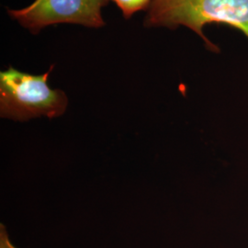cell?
Here are the masks:
<instances>
[{"label":"cell","instance_id":"1","mask_svg":"<svg viewBox=\"0 0 248 248\" xmlns=\"http://www.w3.org/2000/svg\"><path fill=\"white\" fill-rule=\"evenodd\" d=\"M208 24L228 25L248 38V0H153L143 20L145 28L186 27L203 40L208 50L219 53V47L204 34Z\"/></svg>","mask_w":248,"mask_h":248},{"label":"cell","instance_id":"2","mask_svg":"<svg viewBox=\"0 0 248 248\" xmlns=\"http://www.w3.org/2000/svg\"><path fill=\"white\" fill-rule=\"evenodd\" d=\"M54 64L44 75H31L9 66L0 72V116L18 122L45 116L62 115L68 105L66 94L52 89L48 79Z\"/></svg>","mask_w":248,"mask_h":248},{"label":"cell","instance_id":"3","mask_svg":"<svg viewBox=\"0 0 248 248\" xmlns=\"http://www.w3.org/2000/svg\"><path fill=\"white\" fill-rule=\"evenodd\" d=\"M108 0H34L24 9H7L10 18L37 35L46 27L78 24L99 29L105 26L101 10Z\"/></svg>","mask_w":248,"mask_h":248},{"label":"cell","instance_id":"4","mask_svg":"<svg viewBox=\"0 0 248 248\" xmlns=\"http://www.w3.org/2000/svg\"><path fill=\"white\" fill-rule=\"evenodd\" d=\"M112 1L121 10L125 19H130L139 11L148 10L153 0H108Z\"/></svg>","mask_w":248,"mask_h":248},{"label":"cell","instance_id":"5","mask_svg":"<svg viewBox=\"0 0 248 248\" xmlns=\"http://www.w3.org/2000/svg\"><path fill=\"white\" fill-rule=\"evenodd\" d=\"M0 248H17L12 245L4 224H0Z\"/></svg>","mask_w":248,"mask_h":248}]
</instances>
